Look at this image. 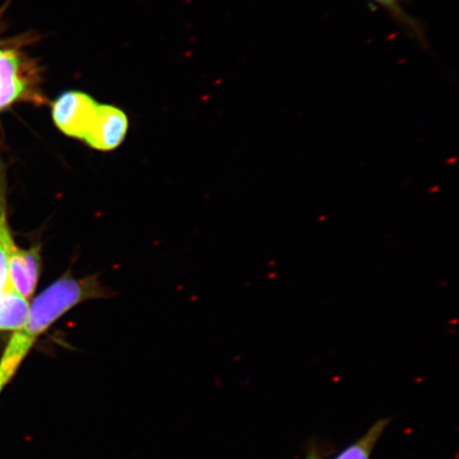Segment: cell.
<instances>
[{"instance_id": "obj_8", "label": "cell", "mask_w": 459, "mask_h": 459, "mask_svg": "<svg viewBox=\"0 0 459 459\" xmlns=\"http://www.w3.org/2000/svg\"><path fill=\"white\" fill-rule=\"evenodd\" d=\"M390 419L384 418L377 421L359 439L342 450L333 459H370L373 450L381 436L389 426Z\"/></svg>"}, {"instance_id": "obj_2", "label": "cell", "mask_w": 459, "mask_h": 459, "mask_svg": "<svg viewBox=\"0 0 459 459\" xmlns=\"http://www.w3.org/2000/svg\"><path fill=\"white\" fill-rule=\"evenodd\" d=\"M99 107V103L82 91H66L53 105L54 122L62 134L83 141Z\"/></svg>"}, {"instance_id": "obj_4", "label": "cell", "mask_w": 459, "mask_h": 459, "mask_svg": "<svg viewBox=\"0 0 459 459\" xmlns=\"http://www.w3.org/2000/svg\"><path fill=\"white\" fill-rule=\"evenodd\" d=\"M42 256L39 247L24 250L13 245L9 254V283L26 299L31 298L41 274Z\"/></svg>"}, {"instance_id": "obj_6", "label": "cell", "mask_w": 459, "mask_h": 459, "mask_svg": "<svg viewBox=\"0 0 459 459\" xmlns=\"http://www.w3.org/2000/svg\"><path fill=\"white\" fill-rule=\"evenodd\" d=\"M29 309L28 299L10 286L0 295V331H17L26 324Z\"/></svg>"}, {"instance_id": "obj_1", "label": "cell", "mask_w": 459, "mask_h": 459, "mask_svg": "<svg viewBox=\"0 0 459 459\" xmlns=\"http://www.w3.org/2000/svg\"><path fill=\"white\" fill-rule=\"evenodd\" d=\"M103 296L105 291L95 277L74 279L71 274L56 280L43 291L33 301L26 324L15 331L0 359V394L13 380L39 336L78 304Z\"/></svg>"}, {"instance_id": "obj_5", "label": "cell", "mask_w": 459, "mask_h": 459, "mask_svg": "<svg viewBox=\"0 0 459 459\" xmlns=\"http://www.w3.org/2000/svg\"><path fill=\"white\" fill-rule=\"evenodd\" d=\"M19 72V57L13 51H3L0 55V110L13 103L25 91Z\"/></svg>"}, {"instance_id": "obj_7", "label": "cell", "mask_w": 459, "mask_h": 459, "mask_svg": "<svg viewBox=\"0 0 459 459\" xmlns=\"http://www.w3.org/2000/svg\"><path fill=\"white\" fill-rule=\"evenodd\" d=\"M370 2L380 5L406 33L417 39L423 48H428V39L422 22L407 13L406 0H370Z\"/></svg>"}, {"instance_id": "obj_10", "label": "cell", "mask_w": 459, "mask_h": 459, "mask_svg": "<svg viewBox=\"0 0 459 459\" xmlns=\"http://www.w3.org/2000/svg\"><path fill=\"white\" fill-rule=\"evenodd\" d=\"M2 53H3V51H2V50H0V55H2Z\"/></svg>"}, {"instance_id": "obj_9", "label": "cell", "mask_w": 459, "mask_h": 459, "mask_svg": "<svg viewBox=\"0 0 459 459\" xmlns=\"http://www.w3.org/2000/svg\"><path fill=\"white\" fill-rule=\"evenodd\" d=\"M14 242L11 237L4 203L0 204V295L11 286L9 283V254Z\"/></svg>"}, {"instance_id": "obj_3", "label": "cell", "mask_w": 459, "mask_h": 459, "mask_svg": "<svg viewBox=\"0 0 459 459\" xmlns=\"http://www.w3.org/2000/svg\"><path fill=\"white\" fill-rule=\"evenodd\" d=\"M128 126L127 115L118 108L100 105L93 125L83 141L96 151H114L124 142Z\"/></svg>"}]
</instances>
